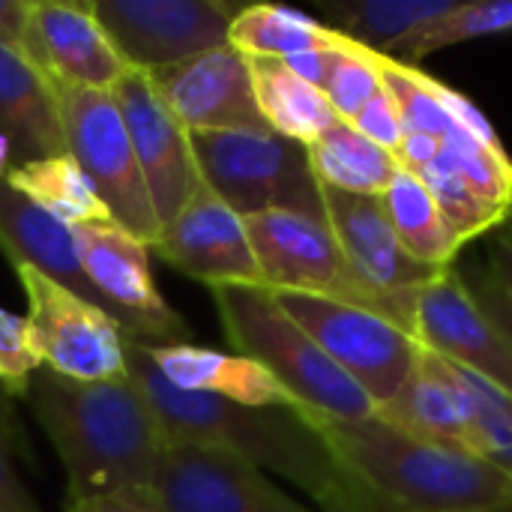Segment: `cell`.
I'll return each instance as SVG.
<instances>
[{"mask_svg": "<svg viewBox=\"0 0 512 512\" xmlns=\"http://www.w3.org/2000/svg\"><path fill=\"white\" fill-rule=\"evenodd\" d=\"M126 372L156 408L168 438L216 447L264 474L273 471L303 489L321 512H384L342 468L303 408H246L216 396L183 393L156 372L144 342L129 333Z\"/></svg>", "mask_w": 512, "mask_h": 512, "instance_id": "6da1fadb", "label": "cell"}, {"mask_svg": "<svg viewBox=\"0 0 512 512\" xmlns=\"http://www.w3.org/2000/svg\"><path fill=\"white\" fill-rule=\"evenodd\" d=\"M24 402L66 471L69 501L153 495L168 432L129 375L84 384L39 369Z\"/></svg>", "mask_w": 512, "mask_h": 512, "instance_id": "7a4b0ae2", "label": "cell"}, {"mask_svg": "<svg viewBox=\"0 0 512 512\" xmlns=\"http://www.w3.org/2000/svg\"><path fill=\"white\" fill-rule=\"evenodd\" d=\"M303 411L384 512L512 510V477L474 453L414 438L381 417L330 420Z\"/></svg>", "mask_w": 512, "mask_h": 512, "instance_id": "3957f363", "label": "cell"}, {"mask_svg": "<svg viewBox=\"0 0 512 512\" xmlns=\"http://www.w3.org/2000/svg\"><path fill=\"white\" fill-rule=\"evenodd\" d=\"M234 354L261 363L294 399L330 420H369L375 402L324 354L264 285L210 288Z\"/></svg>", "mask_w": 512, "mask_h": 512, "instance_id": "277c9868", "label": "cell"}, {"mask_svg": "<svg viewBox=\"0 0 512 512\" xmlns=\"http://www.w3.org/2000/svg\"><path fill=\"white\" fill-rule=\"evenodd\" d=\"M201 183L243 219L303 213L327 219L309 147L276 132H189Z\"/></svg>", "mask_w": 512, "mask_h": 512, "instance_id": "5b68a950", "label": "cell"}, {"mask_svg": "<svg viewBox=\"0 0 512 512\" xmlns=\"http://www.w3.org/2000/svg\"><path fill=\"white\" fill-rule=\"evenodd\" d=\"M54 96L63 123L66 153L87 174L111 219L141 237L147 246H153L162 225L156 219L114 93L54 84Z\"/></svg>", "mask_w": 512, "mask_h": 512, "instance_id": "8992f818", "label": "cell"}, {"mask_svg": "<svg viewBox=\"0 0 512 512\" xmlns=\"http://www.w3.org/2000/svg\"><path fill=\"white\" fill-rule=\"evenodd\" d=\"M276 300L378 411L399 396L420 357V342L408 330L387 315L342 300L285 291H279Z\"/></svg>", "mask_w": 512, "mask_h": 512, "instance_id": "52a82bcc", "label": "cell"}, {"mask_svg": "<svg viewBox=\"0 0 512 512\" xmlns=\"http://www.w3.org/2000/svg\"><path fill=\"white\" fill-rule=\"evenodd\" d=\"M27 297V327L42 369L84 384L126 378V333L99 306L45 279L33 267H12Z\"/></svg>", "mask_w": 512, "mask_h": 512, "instance_id": "ba28073f", "label": "cell"}, {"mask_svg": "<svg viewBox=\"0 0 512 512\" xmlns=\"http://www.w3.org/2000/svg\"><path fill=\"white\" fill-rule=\"evenodd\" d=\"M246 231L252 240L264 288L276 294L285 291L342 300L387 315L381 300L354 276L327 219L276 210L249 216Z\"/></svg>", "mask_w": 512, "mask_h": 512, "instance_id": "9c48e42d", "label": "cell"}, {"mask_svg": "<svg viewBox=\"0 0 512 512\" xmlns=\"http://www.w3.org/2000/svg\"><path fill=\"white\" fill-rule=\"evenodd\" d=\"M81 267L123 333L147 345L189 342L186 321L165 303L150 270V246L114 219L75 228Z\"/></svg>", "mask_w": 512, "mask_h": 512, "instance_id": "30bf717a", "label": "cell"}, {"mask_svg": "<svg viewBox=\"0 0 512 512\" xmlns=\"http://www.w3.org/2000/svg\"><path fill=\"white\" fill-rule=\"evenodd\" d=\"M129 69L156 72L228 45L237 9L219 0H90Z\"/></svg>", "mask_w": 512, "mask_h": 512, "instance_id": "8fae6325", "label": "cell"}, {"mask_svg": "<svg viewBox=\"0 0 512 512\" xmlns=\"http://www.w3.org/2000/svg\"><path fill=\"white\" fill-rule=\"evenodd\" d=\"M324 213L354 276L381 300L387 315L414 336L417 294L441 270L417 261L399 243L381 198L324 189Z\"/></svg>", "mask_w": 512, "mask_h": 512, "instance_id": "7c38bea8", "label": "cell"}, {"mask_svg": "<svg viewBox=\"0 0 512 512\" xmlns=\"http://www.w3.org/2000/svg\"><path fill=\"white\" fill-rule=\"evenodd\" d=\"M153 504L159 512H321L294 501L246 459L177 438L162 450Z\"/></svg>", "mask_w": 512, "mask_h": 512, "instance_id": "4fadbf2b", "label": "cell"}, {"mask_svg": "<svg viewBox=\"0 0 512 512\" xmlns=\"http://www.w3.org/2000/svg\"><path fill=\"white\" fill-rule=\"evenodd\" d=\"M414 339L420 342V348L512 396L510 336L477 303L456 267L441 270L417 294Z\"/></svg>", "mask_w": 512, "mask_h": 512, "instance_id": "5bb4252c", "label": "cell"}, {"mask_svg": "<svg viewBox=\"0 0 512 512\" xmlns=\"http://www.w3.org/2000/svg\"><path fill=\"white\" fill-rule=\"evenodd\" d=\"M111 93L120 105L156 219L165 228L189 201V195L201 186L189 132L162 102L147 72L126 69Z\"/></svg>", "mask_w": 512, "mask_h": 512, "instance_id": "9a60e30c", "label": "cell"}, {"mask_svg": "<svg viewBox=\"0 0 512 512\" xmlns=\"http://www.w3.org/2000/svg\"><path fill=\"white\" fill-rule=\"evenodd\" d=\"M147 75L186 132H270L255 102L249 57L231 45Z\"/></svg>", "mask_w": 512, "mask_h": 512, "instance_id": "2e32d148", "label": "cell"}, {"mask_svg": "<svg viewBox=\"0 0 512 512\" xmlns=\"http://www.w3.org/2000/svg\"><path fill=\"white\" fill-rule=\"evenodd\" d=\"M153 249L183 276L216 285H264L246 219L204 183L159 231Z\"/></svg>", "mask_w": 512, "mask_h": 512, "instance_id": "e0dca14e", "label": "cell"}, {"mask_svg": "<svg viewBox=\"0 0 512 512\" xmlns=\"http://www.w3.org/2000/svg\"><path fill=\"white\" fill-rule=\"evenodd\" d=\"M24 57L51 81L81 90H111L126 60L111 45L90 3L33 0Z\"/></svg>", "mask_w": 512, "mask_h": 512, "instance_id": "ac0fdd59", "label": "cell"}, {"mask_svg": "<svg viewBox=\"0 0 512 512\" xmlns=\"http://www.w3.org/2000/svg\"><path fill=\"white\" fill-rule=\"evenodd\" d=\"M144 354L150 357L156 372L183 393L216 396L246 408H303L294 399V393H288L261 363L249 357L201 348L192 342H180V345L144 342Z\"/></svg>", "mask_w": 512, "mask_h": 512, "instance_id": "d6986e66", "label": "cell"}, {"mask_svg": "<svg viewBox=\"0 0 512 512\" xmlns=\"http://www.w3.org/2000/svg\"><path fill=\"white\" fill-rule=\"evenodd\" d=\"M0 249L12 267H33L45 279L57 282L60 288L78 294L81 300L111 315L105 300L93 291V285L84 276L75 228L48 216L24 195L9 189L3 180H0Z\"/></svg>", "mask_w": 512, "mask_h": 512, "instance_id": "ffe728a7", "label": "cell"}, {"mask_svg": "<svg viewBox=\"0 0 512 512\" xmlns=\"http://www.w3.org/2000/svg\"><path fill=\"white\" fill-rule=\"evenodd\" d=\"M375 417L414 438L471 453L462 384L453 372V363L426 348H420V357L399 396Z\"/></svg>", "mask_w": 512, "mask_h": 512, "instance_id": "44dd1931", "label": "cell"}, {"mask_svg": "<svg viewBox=\"0 0 512 512\" xmlns=\"http://www.w3.org/2000/svg\"><path fill=\"white\" fill-rule=\"evenodd\" d=\"M0 135L12 147V168L66 153L54 84L6 45H0Z\"/></svg>", "mask_w": 512, "mask_h": 512, "instance_id": "7402d4cb", "label": "cell"}, {"mask_svg": "<svg viewBox=\"0 0 512 512\" xmlns=\"http://www.w3.org/2000/svg\"><path fill=\"white\" fill-rule=\"evenodd\" d=\"M249 72L258 111L270 132L309 147L339 123L327 96L309 81L297 78L282 60L249 57Z\"/></svg>", "mask_w": 512, "mask_h": 512, "instance_id": "603a6c76", "label": "cell"}, {"mask_svg": "<svg viewBox=\"0 0 512 512\" xmlns=\"http://www.w3.org/2000/svg\"><path fill=\"white\" fill-rule=\"evenodd\" d=\"M381 207L399 237V243L423 264L435 270H450L459 255V240L447 228L429 186L420 174L408 168H396L387 189L378 195Z\"/></svg>", "mask_w": 512, "mask_h": 512, "instance_id": "cb8c5ba5", "label": "cell"}, {"mask_svg": "<svg viewBox=\"0 0 512 512\" xmlns=\"http://www.w3.org/2000/svg\"><path fill=\"white\" fill-rule=\"evenodd\" d=\"M3 183L69 228L111 219L93 183L87 180V174L78 168V162L69 153L15 165L9 168Z\"/></svg>", "mask_w": 512, "mask_h": 512, "instance_id": "d4e9b609", "label": "cell"}, {"mask_svg": "<svg viewBox=\"0 0 512 512\" xmlns=\"http://www.w3.org/2000/svg\"><path fill=\"white\" fill-rule=\"evenodd\" d=\"M309 162L324 189L372 198L387 189L390 177L399 168L393 153L372 144L345 120H339L315 144H309Z\"/></svg>", "mask_w": 512, "mask_h": 512, "instance_id": "484cf974", "label": "cell"}, {"mask_svg": "<svg viewBox=\"0 0 512 512\" xmlns=\"http://www.w3.org/2000/svg\"><path fill=\"white\" fill-rule=\"evenodd\" d=\"M456 0H336L321 3L327 27L372 51L390 54L405 36L450 12Z\"/></svg>", "mask_w": 512, "mask_h": 512, "instance_id": "4316f807", "label": "cell"}, {"mask_svg": "<svg viewBox=\"0 0 512 512\" xmlns=\"http://www.w3.org/2000/svg\"><path fill=\"white\" fill-rule=\"evenodd\" d=\"M336 36H339L336 30H330L324 21L300 9H288L276 3H255V6H243L234 12L228 45L246 57L285 60L300 51L324 48Z\"/></svg>", "mask_w": 512, "mask_h": 512, "instance_id": "83f0119b", "label": "cell"}, {"mask_svg": "<svg viewBox=\"0 0 512 512\" xmlns=\"http://www.w3.org/2000/svg\"><path fill=\"white\" fill-rule=\"evenodd\" d=\"M512 30V0H480V3H459L444 12L441 18H435L432 24L420 27L417 33L405 36L399 45L390 48L387 57L408 63V66H420L426 57L462 45V42H474V39H486V36H498V33H510Z\"/></svg>", "mask_w": 512, "mask_h": 512, "instance_id": "f1b7e54d", "label": "cell"}, {"mask_svg": "<svg viewBox=\"0 0 512 512\" xmlns=\"http://www.w3.org/2000/svg\"><path fill=\"white\" fill-rule=\"evenodd\" d=\"M468 408V447L512 477V396L495 384L453 366Z\"/></svg>", "mask_w": 512, "mask_h": 512, "instance_id": "f546056e", "label": "cell"}, {"mask_svg": "<svg viewBox=\"0 0 512 512\" xmlns=\"http://www.w3.org/2000/svg\"><path fill=\"white\" fill-rule=\"evenodd\" d=\"M378 72L381 87L393 99L405 132H420L444 141L453 132V120L447 117L441 99H438V78L420 72V66L399 63L378 51Z\"/></svg>", "mask_w": 512, "mask_h": 512, "instance_id": "4dcf8cb0", "label": "cell"}, {"mask_svg": "<svg viewBox=\"0 0 512 512\" xmlns=\"http://www.w3.org/2000/svg\"><path fill=\"white\" fill-rule=\"evenodd\" d=\"M423 183L429 186L447 228L453 231V237L459 240V246L483 237L486 231L498 228L507 216H512V210L498 207L492 201H486L483 195H477L471 186H465L447 165H441L438 159L420 171Z\"/></svg>", "mask_w": 512, "mask_h": 512, "instance_id": "1f68e13d", "label": "cell"}, {"mask_svg": "<svg viewBox=\"0 0 512 512\" xmlns=\"http://www.w3.org/2000/svg\"><path fill=\"white\" fill-rule=\"evenodd\" d=\"M438 162L447 165L465 186H471L486 201L512 210V159L510 153H495L474 141L471 135L453 129L441 141Z\"/></svg>", "mask_w": 512, "mask_h": 512, "instance_id": "d6a6232c", "label": "cell"}, {"mask_svg": "<svg viewBox=\"0 0 512 512\" xmlns=\"http://www.w3.org/2000/svg\"><path fill=\"white\" fill-rule=\"evenodd\" d=\"M381 90V72H378V51L345 39L342 51L321 87L327 102L333 105L336 117L351 123L366 102Z\"/></svg>", "mask_w": 512, "mask_h": 512, "instance_id": "836d02e7", "label": "cell"}, {"mask_svg": "<svg viewBox=\"0 0 512 512\" xmlns=\"http://www.w3.org/2000/svg\"><path fill=\"white\" fill-rule=\"evenodd\" d=\"M42 369L36 345L30 339L27 318L12 315L0 306V387L15 402L24 399L30 378Z\"/></svg>", "mask_w": 512, "mask_h": 512, "instance_id": "e575fe53", "label": "cell"}, {"mask_svg": "<svg viewBox=\"0 0 512 512\" xmlns=\"http://www.w3.org/2000/svg\"><path fill=\"white\" fill-rule=\"evenodd\" d=\"M438 99H441L447 117L453 120V129L471 135L474 141H480L483 147H489V150H495V153H507V147H504L498 129L492 126V120H489L465 93H459V90H453L450 84L438 81Z\"/></svg>", "mask_w": 512, "mask_h": 512, "instance_id": "d590c367", "label": "cell"}, {"mask_svg": "<svg viewBox=\"0 0 512 512\" xmlns=\"http://www.w3.org/2000/svg\"><path fill=\"white\" fill-rule=\"evenodd\" d=\"M351 126H354L360 135H366L372 144L384 147V150L393 153V156H396V150H399V144H402V138H405L402 117H399V111H396V105H393V99L387 96L384 87L366 102V108L351 120Z\"/></svg>", "mask_w": 512, "mask_h": 512, "instance_id": "8d00e7d4", "label": "cell"}, {"mask_svg": "<svg viewBox=\"0 0 512 512\" xmlns=\"http://www.w3.org/2000/svg\"><path fill=\"white\" fill-rule=\"evenodd\" d=\"M462 276H465L471 294L477 297V303L495 318V324L510 336L512 342V300L504 294V288L486 273V267L483 270H474V273H462Z\"/></svg>", "mask_w": 512, "mask_h": 512, "instance_id": "74e56055", "label": "cell"}, {"mask_svg": "<svg viewBox=\"0 0 512 512\" xmlns=\"http://www.w3.org/2000/svg\"><path fill=\"white\" fill-rule=\"evenodd\" d=\"M342 42H345V36L339 33L330 45H324V48H312V51H300V54H294V57H285L282 63L297 75V78H303V81H309L312 87H324V81H327V75H330V69H333V63H336V57H339V51H342Z\"/></svg>", "mask_w": 512, "mask_h": 512, "instance_id": "f35d334b", "label": "cell"}, {"mask_svg": "<svg viewBox=\"0 0 512 512\" xmlns=\"http://www.w3.org/2000/svg\"><path fill=\"white\" fill-rule=\"evenodd\" d=\"M33 0H0V45L24 57L27 24H30Z\"/></svg>", "mask_w": 512, "mask_h": 512, "instance_id": "ab89813d", "label": "cell"}, {"mask_svg": "<svg viewBox=\"0 0 512 512\" xmlns=\"http://www.w3.org/2000/svg\"><path fill=\"white\" fill-rule=\"evenodd\" d=\"M0 512H39L33 495L21 483L18 471L12 468L9 453L0 444Z\"/></svg>", "mask_w": 512, "mask_h": 512, "instance_id": "60d3db41", "label": "cell"}, {"mask_svg": "<svg viewBox=\"0 0 512 512\" xmlns=\"http://www.w3.org/2000/svg\"><path fill=\"white\" fill-rule=\"evenodd\" d=\"M441 153V141L432 138V135H420V132H405L399 150H396V162L414 174L426 171Z\"/></svg>", "mask_w": 512, "mask_h": 512, "instance_id": "b9f144b4", "label": "cell"}, {"mask_svg": "<svg viewBox=\"0 0 512 512\" xmlns=\"http://www.w3.org/2000/svg\"><path fill=\"white\" fill-rule=\"evenodd\" d=\"M0 444H3V450L9 453V459H12V456H21L27 465H33L27 435H24L21 420H18V414H15V405H12V399L3 393V387H0Z\"/></svg>", "mask_w": 512, "mask_h": 512, "instance_id": "7bdbcfd3", "label": "cell"}, {"mask_svg": "<svg viewBox=\"0 0 512 512\" xmlns=\"http://www.w3.org/2000/svg\"><path fill=\"white\" fill-rule=\"evenodd\" d=\"M486 273L504 288V294L512 300V228L498 234L495 243L489 246V264Z\"/></svg>", "mask_w": 512, "mask_h": 512, "instance_id": "ee69618b", "label": "cell"}, {"mask_svg": "<svg viewBox=\"0 0 512 512\" xmlns=\"http://www.w3.org/2000/svg\"><path fill=\"white\" fill-rule=\"evenodd\" d=\"M66 512H159L150 498H87L66 501Z\"/></svg>", "mask_w": 512, "mask_h": 512, "instance_id": "f6af8a7d", "label": "cell"}, {"mask_svg": "<svg viewBox=\"0 0 512 512\" xmlns=\"http://www.w3.org/2000/svg\"><path fill=\"white\" fill-rule=\"evenodd\" d=\"M9 168H12V147H9V141L0 135V180L9 174Z\"/></svg>", "mask_w": 512, "mask_h": 512, "instance_id": "bcb514c9", "label": "cell"}, {"mask_svg": "<svg viewBox=\"0 0 512 512\" xmlns=\"http://www.w3.org/2000/svg\"><path fill=\"white\" fill-rule=\"evenodd\" d=\"M477 512H512V510H477Z\"/></svg>", "mask_w": 512, "mask_h": 512, "instance_id": "7dc6e473", "label": "cell"}]
</instances>
